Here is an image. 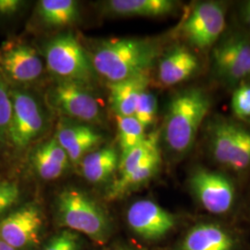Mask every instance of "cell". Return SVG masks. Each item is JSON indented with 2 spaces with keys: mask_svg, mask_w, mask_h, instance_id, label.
Returning a JSON list of instances; mask_svg holds the SVG:
<instances>
[{
  "mask_svg": "<svg viewBox=\"0 0 250 250\" xmlns=\"http://www.w3.org/2000/svg\"><path fill=\"white\" fill-rule=\"evenodd\" d=\"M158 54L151 41L114 38L102 42L90 58L96 72L109 83L148 72Z\"/></svg>",
  "mask_w": 250,
  "mask_h": 250,
  "instance_id": "1",
  "label": "cell"
},
{
  "mask_svg": "<svg viewBox=\"0 0 250 250\" xmlns=\"http://www.w3.org/2000/svg\"><path fill=\"white\" fill-rule=\"evenodd\" d=\"M210 104L208 93L198 87L183 90L170 99L162 129L163 140L170 151L185 155L192 148Z\"/></svg>",
  "mask_w": 250,
  "mask_h": 250,
  "instance_id": "2",
  "label": "cell"
},
{
  "mask_svg": "<svg viewBox=\"0 0 250 250\" xmlns=\"http://www.w3.org/2000/svg\"><path fill=\"white\" fill-rule=\"evenodd\" d=\"M57 209L60 223L73 232H82L99 244L108 238L107 215L85 193L74 188L63 190L57 198Z\"/></svg>",
  "mask_w": 250,
  "mask_h": 250,
  "instance_id": "3",
  "label": "cell"
},
{
  "mask_svg": "<svg viewBox=\"0 0 250 250\" xmlns=\"http://www.w3.org/2000/svg\"><path fill=\"white\" fill-rule=\"evenodd\" d=\"M208 147L213 161L227 170L250 168V129L226 119L212 121L208 127Z\"/></svg>",
  "mask_w": 250,
  "mask_h": 250,
  "instance_id": "4",
  "label": "cell"
},
{
  "mask_svg": "<svg viewBox=\"0 0 250 250\" xmlns=\"http://www.w3.org/2000/svg\"><path fill=\"white\" fill-rule=\"evenodd\" d=\"M48 71L61 81L87 86L96 77L90 56L72 33L56 36L45 45Z\"/></svg>",
  "mask_w": 250,
  "mask_h": 250,
  "instance_id": "5",
  "label": "cell"
},
{
  "mask_svg": "<svg viewBox=\"0 0 250 250\" xmlns=\"http://www.w3.org/2000/svg\"><path fill=\"white\" fill-rule=\"evenodd\" d=\"M12 114L8 133V142L14 148H26L44 134L46 128L45 110L39 101L29 92L12 90Z\"/></svg>",
  "mask_w": 250,
  "mask_h": 250,
  "instance_id": "6",
  "label": "cell"
},
{
  "mask_svg": "<svg viewBox=\"0 0 250 250\" xmlns=\"http://www.w3.org/2000/svg\"><path fill=\"white\" fill-rule=\"evenodd\" d=\"M192 195L206 211L224 215L232 209L236 189L232 179L220 170L197 167L188 180Z\"/></svg>",
  "mask_w": 250,
  "mask_h": 250,
  "instance_id": "7",
  "label": "cell"
},
{
  "mask_svg": "<svg viewBox=\"0 0 250 250\" xmlns=\"http://www.w3.org/2000/svg\"><path fill=\"white\" fill-rule=\"evenodd\" d=\"M215 76L229 86H237L250 77V37L227 36L217 42L211 51Z\"/></svg>",
  "mask_w": 250,
  "mask_h": 250,
  "instance_id": "8",
  "label": "cell"
},
{
  "mask_svg": "<svg viewBox=\"0 0 250 250\" xmlns=\"http://www.w3.org/2000/svg\"><path fill=\"white\" fill-rule=\"evenodd\" d=\"M224 28V5L215 1H204L194 6L183 22L181 32L189 45L203 50L218 42Z\"/></svg>",
  "mask_w": 250,
  "mask_h": 250,
  "instance_id": "9",
  "label": "cell"
},
{
  "mask_svg": "<svg viewBox=\"0 0 250 250\" xmlns=\"http://www.w3.org/2000/svg\"><path fill=\"white\" fill-rule=\"evenodd\" d=\"M47 102L62 115L80 122H99L101 106L87 86L59 80L47 92Z\"/></svg>",
  "mask_w": 250,
  "mask_h": 250,
  "instance_id": "10",
  "label": "cell"
},
{
  "mask_svg": "<svg viewBox=\"0 0 250 250\" xmlns=\"http://www.w3.org/2000/svg\"><path fill=\"white\" fill-rule=\"evenodd\" d=\"M44 63L36 49L18 41L0 46V76L16 83H26L40 77Z\"/></svg>",
  "mask_w": 250,
  "mask_h": 250,
  "instance_id": "11",
  "label": "cell"
},
{
  "mask_svg": "<svg viewBox=\"0 0 250 250\" xmlns=\"http://www.w3.org/2000/svg\"><path fill=\"white\" fill-rule=\"evenodd\" d=\"M127 223L138 236L146 240H160L175 227L174 215L149 199L134 202L127 210Z\"/></svg>",
  "mask_w": 250,
  "mask_h": 250,
  "instance_id": "12",
  "label": "cell"
},
{
  "mask_svg": "<svg viewBox=\"0 0 250 250\" xmlns=\"http://www.w3.org/2000/svg\"><path fill=\"white\" fill-rule=\"evenodd\" d=\"M43 227V217L36 205H25L0 221V240L15 250L35 245Z\"/></svg>",
  "mask_w": 250,
  "mask_h": 250,
  "instance_id": "13",
  "label": "cell"
},
{
  "mask_svg": "<svg viewBox=\"0 0 250 250\" xmlns=\"http://www.w3.org/2000/svg\"><path fill=\"white\" fill-rule=\"evenodd\" d=\"M237 247L236 236L225 226L202 222L186 232L177 250H236Z\"/></svg>",
  "mask_w": 250,
  "mask_h": 250,
  "instance_id": "14",
  "label": "cell"
},
{
  "mask_svg": "<svg viewBox=\"0 0 250 250\" xmlns=\"http://www.w3.org/2000/svg\"><path fill=\"white\" fill-rule=\"evenodd\" d=\"M200 67L197 54L184 45L170 49L161 58L158 68V79L161 84L171 86L188 80Z\"/></svg>",
  "mask_w": 250,
  "mask_h": 250,
  "instance_id": "15",
  "label": "cell"
},
{
  "mask_svg": "<svg viewBox=\"0 0 250 250\" xmlns=\"http://www.w3.org/2000/svg\"><path fill=\"white\" fill-rule=\"evenodd\" d=\"M73 164L81 161L101 141L102 135L89 125L62 122L55 136Z\"/></svg>",
  "mask_w": 250,
  "mask_h": 250,
  "instance_id": "16",
  "label": "cell"
},
{
  "mask_svg": "<svg viewBox=\"0 0 250 250\" xmlns=\"http://www.w3.org/2000/svg\"><path fill=\"white\" fill-rule=\"evenodd\" d=\"M150 83L148 72L132 78L109 83V102L116 116H134L135 107L141 94Z\"/></svg>",
  "mask_w": 250,
  "mask_h": 250,
  "instance_id": "17",
  "label": "cell"
},
{
  "mask_svg": "<svg viewBox=\"0 0 250 250\" xmlns=\"http://www.w3.org/2000/svg\"><path fill=\"white\" fill-rule=\"evenodd\" d=\"M31 161L36 173L44 180L61 177L70 164L67 153L56 138L36 146L32 153Z\"/></svg>",
  "mask_w": 250,
  "mask_h": 250,
  "instance_id": "18",
  "label": "cell"
},
{
  "mask_svg": "<svg viewBox=\"0 0 250 250\" xmlns=\"http://www.w3.org/2000/svg\"><path fill=\"white\" fill-rule=\"evenodd\" d=\"M171 0H110L106 3L107 10L119 16L160 17L168 15L176 8Z\"/></svg>",
  "mask_w": 250,
  "mask_h": 250,
  "instance_id": "19",
  "label": "cell"
},
{
  "mask_svg": "<svg viewBox=\"0 0 250 250\" xmlns=\"http://www.w3.org/2000/svg\"><path fill=\"white\" fill-rule=\"evenodd\" d=\"M119 155L113 147L106 146L90 152L81 161L83 177L92 184L107 181L119 166Z\"/></svg>",
  "mask_w": 250,
  "mask_h": 250,
  "instance_id": "20",
  "label": "cell"
},
{
  "mask_svg": "<svg viewBox=\"0 0 250 250\" xmlns=\"http://www.w3.org/2000/svg\"><path fill=\"white\" fill-rule=\"evenodd\" d=\"M161 151L153 154L150 158L132 172L125 176L118 177L109 188L107 198L114 200L142 187L155 176L161 167Z\"/></svg>",
  "mask_w": 250,
  "mask_h": 250,
  "instance_id": "21",
  "label": "cell"
},
{
  "mask_svg": "<svg viewBox=\"0 0 250 250\" xmlns=\"http://www.w3.org/2000/svg\"><path fill=\"white\" fill-rule=\"evenodd\" d=\"M37 12L45 24L52 27L70 25L79 17L78 3L74 0H42Z\"/></svg>",
  "mask_w": 250,
  "mask_h": 250,
  "instance_id": "22",
  "label": "cell"
},
{
  "mask_svg": "<svg viewBox=\"0 0 250 250\" xmlns=\"http://www.w3.org/2000/svg\"><path fill=\"white\" fill-rule=\"evenodd\" d=\"M159 139L160 135L156 132L146 134V137L142 143L137 145L130 151L121 156L118 166L120 172L119 177L129 174L141 164H143L153 154L161 151L159 146Z\"/></svg>",
  "mask_w": 250,
  "mask_h": 250,
  "instance_id": "23",
  "label": "cell"
},
{
  "mask_svg": "<svg viewBox=\"0 0 250 250\" xmlns=\"http://www.w3.org/2000/svg\"><path fill=\"white\" fill-rule=\"evenodd\" d=\"M117 124L121 156L142 143L146 137V128L134 116H117Z\"/></svg>",
  "mask_w": 250,
  "mask_h": 250,
  "instance_id": "24",
  "label": "cell"
},
{
  "mask_svg": "<svg viewBox=\"0 0 250 250\" xmlns=\"http://www.w3.org/2000/svg\"><path fill=\"white\" fill-rule=\"evenodd\" d=\"M157 111L158 99L149 90H145L137 102L134 116L146 129L155 124Z\"/></svg>",
  "mask_w": 250,
  "mask_h": 250,
  "instance_id": "25",
  "label": "cell"
},
{
  "mask_svg": "<svg viewBox=\"0 0 250 250\" xmlns=\"http://www.w3.org/2000/svg\"><path fill=\"white\" fill-rule=\"evenodd\" d=\"M232 110L239 121L250 125V83L243 82L232 93Z\"/></svg>",
  "mask_w": 250,
  "mask_h": 250,
  "instance_id": "26",
  "label": "cell"
},
{
  "mask_svg": "<svg viewBox=\"0 0 250 250\" xmlns=\"http://www.w3.org/2000/svg\"><path fill=\"white\" fill-rule=\"evenodd\" d=\"M12 114L11 96L0 76V144L8 142L9 124Z\"/></svg>",
  "mask_w": 250,
  "mask_h": 250,
  "instance_id": "27",
  "label": "cell"
},
{
  "mask_svg": "<svg viewBox=\"0 0 250 250\" xmlns=\"http://www.w3.org/2000/svg\"><path fill=\"white\" fill-rule=\"evenodd\" d=\"M80 237L72 230H64L51 238L43 250H79Z\"/></svg>",
  "mask_w": 250,
  "mask_h": 250,
  "instance_id": "28",
  "label": "cell"
},
{
  "mask_svg": "<svg viewBox=\"0 0 250 250\" xmlns=\"http://www.w3.org/2000/svg\"><path fill=\"white\" fill-rule=\"evenodd\" d=\"M20 188L14 183L0 182V215L3 214L17 203Z\"/></svg>",
  "mask_w": 250,
  "mask_h": 250,
  "instance_id": "29",
  "label": "cell"
},
{
  "mask_svg": "<svg viewBox=\"0 0 250 250\" xmlns=\"http://www.w3.org/2000/svg\"><path fill=\"white\" fill-rule=\"evenodd\" d=\"M24 2L20 0H0V15L10 16L17 13Z\"/></svg>",
  "mask_w": 250,
  "mask_h": 250,
  "instance_id": "30",
  "label": "cell"
},
{
  "mask_svg": "<svg viewBox=\"0 0 250 250\" xmlns=\"http://www.w3.org/2000/svg\"><path fill=\"white\" fill-rule=\"evenodd\" d=\"M242 19L245 24L250 29V1L246 2L241 9Z\"/></svg>",
  "mask_w": 250,
  "mask_h": 250,
  "instance_id": "31",
  "label": "cell"
},
{
  "mask_svg": "<svg viewBox=\"0 0 250 250\" xmlns=\"http://www.w3.org/2000/svg\"><path fill=\"white\" fill-rule=\"evenodd\" d=\"M0 250H17L13 249L12 247H10L7 243H5L2 240H0Z\"/></svg>",
  "mask_w": 250,
  "mask_h": 250,
  "instance_id": "32",
  "label": "cell"
},
{
  "mask_svg": "<svg viewBox=\"0 0 250 250\" xmlns=\"http://www.w3.org/2000/svg\"><path fill=\"white\" fill-rule=\"evenodd\" d=\"M121 250H134V249H122Z\"/></svg>",
  "mask_w": 250,
  "mask_h": 250,
  "instance_id": "33",
  "label": "cell"
}]
</instances>
